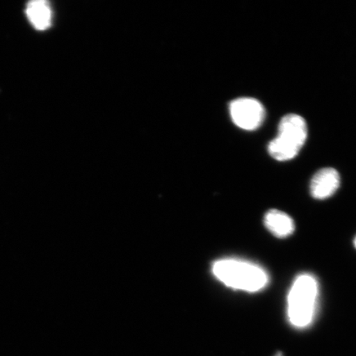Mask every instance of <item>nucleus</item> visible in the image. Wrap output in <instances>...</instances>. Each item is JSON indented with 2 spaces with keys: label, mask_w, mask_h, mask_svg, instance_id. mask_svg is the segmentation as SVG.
I'll list each match as a JSON object with an SVG mask.
<instances>
[{
  "label": "nucleus",
  "mask_w": 356,
  "mask_h": 356,
  "mask_svg": "<svg viewBox=\"0 0 356 356\" xmlns=\"http://www.w3.org/2000/svg\"><path fill=\"white\" fill-rule=\"evenodd\" d=\"M354 244H355V247L356 248V238H355Z\"/></svg>",
  "instance_id": "nucleus-9"
},
{
  "label": "nucleus",
  "mask_w": 356,
  "mask_h": 356,
  "mask_svg": "<svg viewBox=\"0 0 356 356\" xmlns=\"http://www.w3.org/2000/svg\"><path fill=\"white\" fill-rule=\"evenodd\" d=\"M341 184L339 173L332 168H323L315 173L311 181L312 197L317 200L331 197L339 188Z\"/></svg>",
  "instance_id": "nucleus-5"
},
{
  "label": "nucleus",
  "mask_w": 356,
  "mask_h": 356,
  "mask_svg": "<svg viewBox=\"0 0 356 356\" xmlns=\"http://www.w3.org/2000/svg\"><path fill=\"white\" fill-rule=\"evenodd\" d=\"M275 356H283L282 353H278L277 355H275Z\"/></svg>",
  "instance_id": "nucleus-8"
},
{
  "label": "nucleus",
  "mask_w": 356,
  "mask_h": 356,
  "mask_svg": "<svg viewBox=\"0 0 356 356\" xmlns=\"http://www.w3.org/2000/svg\"><path fill=\"white\" fill-rule=\"evenodd\" d=\"M213 273L225 286L247 292H257L269 282L268 275L261 266L238 259H222L213 266Z\"/></svg>",
  "instance_id": "nucleus-1"
},
{
  "label": "nucleus",
  "mask_w": 356,
  "mask_h": 356,
  "mask_svg": "<svg viewBox=\"0 0 356 356\" xmlns=\"http://www.w3.org/2000/svg\"><path fill=\"white\" fill-rule=\"evenodd\" d=\"M264 222L266 229L275 237L280 238L289 237L296 229L292 218L278 210H270L267 212Z\"/></svg>",
  "instance_id": "nucleus-6"
},
{
  "label": "nucleus",
  "mask_w": 356,
  "mask_h": 356,
  "mask_svg": "<svg viewBox=\"0 0 356 356\" xmlns=\"http://www.w3.org/2000/svg\"><path fill=\"white\" fill-rule=\"evenodd\" d=\"M229 111L236 126L245 131H255L264 122V106L259 101L251 97L234 100L230 104Z\"/></svg>",
  "instance_id": "nucleus-4"
},
{
  "label": "nucleus",
  "mask_w": 356,
  "mask_h": 356,
  "mask_svg": "<svg viewBox=\"0 0 356 356\" xmlns=\"http://www.w3.org/2000/svg\"><path fill=\"white\" fill-rule=\"evenodd\" d=\"M318 284L309 274L299 275L288 296V318L297 328H305L313 322L317 302Z\"/></svg>",
  "instance_id": "nucleus-2"
},
{
  "label": "nucleus",
  "mask_w": 356,
  "mask_h": 356,
  "mask_svg": "<svg viewBox=\"0 0 356 356\" xmlns=\"http://www.w3.org/2000/svg\"><path fill=\"white\" fill-rule=\"evenodd\" d=\"M26 15L35 29L44 31L51 25V8L44 0H33L26 4Z\"/></svg>",
  "instance_id": "nucleus-7"
},
{
  "label": "nucleus",
  "mask_w": 356,
  "mask_h": 356,
  "mask_svg": "<svg viewBox=\"0 0 356 356\" xmlns=\"http://www.w3.org/2000/svg\"><path fill=\"white\" fill-rule=\"evenodd\" d=\"M308 127L305 120L296 114L284 115L279 124L278 136L267 147L271 157L277 161L296 158L305 144Z\"/></svg>",
  "instance_id": "nucleus-3"
}]
</instances>
